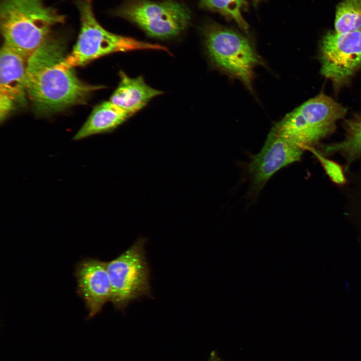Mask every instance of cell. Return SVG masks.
<instances>
[{
  "instance_id": "cell-8",
  "label": "cell",
  "mask_w": 361,
  "mask_h": 361,
  "mask_svg": "<svg viewBox=\"0 0 361 361\" xmlns=\"http://www.w3.org/2000/svg\"><path fill=\"white\" fill-rule=\"evenodd\" d=\"M321 73L336 83L348 79L361 66V30L329 31L320 47Z\"/></svg>"
},
{
  "instance_id": "cell-11",
  "label": "cell",
  "mask_w": 361,
  "mask_h": 361,
  "mask_svg": "<svg viewBox=\"0 0 361 361\" xmlns=\"http://www.w3.org/2000/svg\"><path fill=\"white\" fill-rule=\"evenodd\" d=\"M75 276L77 292L84 301L89 317H92L111 300V285L106 262L85 259L77 264Z\"/></svg>"
},
{
  "instance_id": "cell-2",
  "label": "cell",
  "mask_w": 361,
  "mask_h": 361,
  "mask_svg": "<svg viewBox=\"0 0 361 361\" xmlns=\"http://www.w3.org/2000/svg\"><path fill=\"white\" fill-rule=\"evenodd\" d=\"M45 0H2L1 31L4 44L26 60L52 35L65 17Z\"/></svg>"
},
{
  "instance_id": "cell-6",
  "label": "cell",
  "mask_w": 361,
  "mask_h": 361,
  "mask_svg": "<svg viewBox=\"0 0 361 361\" xmlns=\"http://www.w3.org/2000/svg\"><path fill=\"white\" fill-rule=\"evenodd\" d=\"M112 13L135 24L149 37L161 39L179 35L191 21L189 9L176 0H125Z\"/></svg>"
},
{
  "instance_id": "cell-17",
  "label": "cell",
  "mask_w": 361,
  "mask_h": 361,
  "mask_svg": "<svg viewBox=\"0 0 361 361\" xmlns=\"http://www.w3.org/2000/svg\"><path fill=\"white\" fill-rule=\"evenodd\" d=\"M305 150L312 152L321 164L330 179L337 185H344L346 182L342 167L336 162L323 156L312 146L307 147Z\"/></svg>"
},
{
  "instance_id": "cell-4",
  "label": "cell",
  "mask_w": 361,
  "mask_h": 361,
  "mask_svg": "<svg viewBox=\"0 0 361 361\" xmlns=\"http://www.w3.org/2000/svg\"><path fill=\"white\" fill-rule=\"evenodd\" d=\"M345 112L341 105L320 93L288 113L271 131L304 150L330 132Z\"/></svg>"
},
{
  "instance_id": "cell-18",
  "label": "cell",
  "mask_w": 361,
  "mask_h": 361,
  "mask_svg": "<svg viewBox=\"0 0 361 361\" xmlns=\"http://www.w3.org/2000/svg\"><path fill=\"white\" fill-rule=\"evenodd\" d=\"M253 5L257 6L259 4L262 0H250Z\"/></svg>"
},
{
  "instance_id": "cell-16",
  "label": "cell",
  "mask_w": 361,
  "mask_h": 361,
  "mask_svg": "<svg viewBox=\"0 0 361 361\" xmlns=\"http://www.w3.org/2000/svg\"><path fill=\"white\" fill-rule=\"evenodd\" d=\"M201 9L218 13L234 21L244 31L247 32L249 26L242 15L246 5L245 0H200Z\"/></svg>"
},
{
  "instance_id": "cell-5",
  "label": "cell",
  "mask_w": 361,
  "mask_h": 361,
  "mask_svg": "<svg viewBox=\"0 0 361 361\" xmlns=\"http://www.w3.org/2000/svg\"><path fill=\"white\" fill-rule=\"evenodd\" d=\"M203 35L212 64L252 92L254 70L261 60L250 41L239 33L216 24L207 26Z\"/></svg>"
},
{
  "instance_id": "cell-19",
  "label": "cell",
  "mask_w": 361,
  "mask_h": 361,
  "mask_svg": "<svg viewBox=\"0 0 361 361\" xmlns=\"http://www.w3.org/2000/svg\"><path fill=\"white\" fill-rule=\"evenodd\" d=\"M212 361H219V360H218L217 359H215V360H213Z\"/></svg>"
},
{
  "instance_id": "cell-12",
  "label": "cell",
  "mask_w": 361,
  "mask_h": 361,
  "mask_svg": "<svg viewBox=\"0 0 361 361\" xmlns=\"http://www.w3.org/2000/svg\"><path fill=\"white\" fill-rule=\"evenodd\" d=\"M119 77V84L109 101L132 115L145 107L151 99L163 93L148 86L141 76L131 78L120 71Z\"/></svg>"
},
{
  "instance_id": "cell-15",
  "label": "cell",
  "mask_w": 361,
  "mask_h": 361,
  "mask_svg": "<svg viewBox=\"0 0 361 361\" xmlns=\"http://www.w3.org/2000/svg\"><path fill=\"white\" fill-rule=\"evenodd\" d=\"M346 136L343 141L326 146V152H340L351 162L361 155V119L346 124Z\"/></svg>"
},
{
  "instance_id": "cell-10",
  "label": "cell",
  "mask_w": 361,
  "mask_h": 361,
  "mask_svg": "<svg viewBox=\"0 0 361 361\" xmlns=\"http://www.w3.org/2000/svg\"><path fill=\"white\" fill-rule=\"evenodd\" d=\"M27 60L3 44L0 55V120L23 103L27 95Z\"/></svg>"
},
{
  "instance_id": "cell-1",
  "label": "cell",
  "mask_w": 361,
  "mask_h": 361,
  "mask_svg": "<svg viewBox=\"0 0 361 361\" xmlns=\"http://www.w3.org/2000/svg\"><path fill=\"white\" fill-rule=\"evenodd\" d=\"M63 40L52 36L28 59L27 95L37 111L49 114L83 103L100 86L84 83L66 67Z\"/></svg>"
},
{
  "instance_id": "cell-13",
  "label": "cell",
  "mask_w": 361,
  "mask_h": 361,
  "mask_svg": "<svg viewBox=\"0 0 361 361\" xmlns=\"http://www.w3.org/2000/svg\"><path fill=\"white\" fill-rule=\"evenodd\" d=\"M110 101L97 105L74 136L78 140L95 134L111 132L132 116Z\"/></svg>"
},
{
  "instance_id": "cell-3",
  "label": "cell",
  "mask_w": 361,
  "mask_h": 361,
  "mask_svg": "<svg viewBox=\"0 0 361 361\" xmlns=\"http://www.w3.org/2000/svg\"><path fill=\"white\" fill-rule=\"evenodd\" d=\"M80 31L72 51L67 55L64 65L69 68L86 65L108 54L135 50H152L168 52L163 46L111 33L98 22L91 0H76Z\"/></svg>"
},
{
  "instance_id": "cell-7",
  "label": "cell",
  "mask_w": 361,
  "mask_h": 361,
  "mask_svg": "<svg viewBox=\"0 0 361 361\" xmlns=\"http://www.w3.org/2000/svg\"><path fill=\"white\" fill-rule=\"evenodd\" d=\"M145 242V238H138L118 256L106 262L111 285V302L117 309H123L131 301L150 295Z\"/></svg>"
},
{
  "instance_id": "cell-9",
  "label": "cell",
  "mask_w": 361,
  "mask_h": 361,
  "mask_svg": "<svg viewBox=\"0 0 361 361\" xmlns=\"http://www.w3.org/2000/svg\"><path fill=\"white\" fill-rule=\"evenodd\" d=\"M303 151L301 148L270 131L260 151L251 156L248 165L252 192L258 193L277 171L299 161Z\"/></svg>"
},
{
  "instance_id": "cell-14",
  "label": "cell",
  "mask_w": 361,
  "mask_h": 361,
  "mask_svg": "<svg viewBox=\"0 0 361 361\" xmlns=\"http://www.w3.org/2000/svg\"><path fill=\"white\" fill-rule=\"evenodd\" d=\"M334 29L339 33L361 30V0H342L337 5Z\"/></svg>"
}]
</instances>
